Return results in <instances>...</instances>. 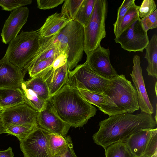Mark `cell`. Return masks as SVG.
<instances>
[{
    "label": "cell",
    "instance_id": "cell-9",
    "mask_svg": "<svg viewBox=\"0 0 157 157\" xmlns=\"http://www.w3.org/2000/svg\"><path fill=\"white\" fill-rule=\"evenodd\" d=\"M122 48L129 52H143L149 40L147 32L143 29L138 19L114 39Z\"/></svg>",
    "mask_w": 157,
    "mask_h": 157
},
{
    "label": "cell",
    "instance_id": "cell-24",
    "mask_svg": "<svg viewBox=\"0 0 157 157\" xmlns=\"http://www.w3.org/2000/svg\"><path fill=\"white\" fill-rule=\"evenodd\" d=\"M21 89L24 93L26 103L39 112L44 108L47 101L41 98L32 90L27 88L24 82L21 85Z\"/></svg>",
    "mask_w": 157,
    "mask_h": 157
},
{
    "label": "cell",
    "instance_id": "cell-31",
    "mask_svg": "<svg viewBox=\"0 0 157 157\" xmlns=\"http://www.w3.org/2000/svg\"><path fill=\"white\" fill-rule=\"evenodd\" d=\"M56 59L51 58L42 60L29 68L27 72L30 77L31 78L34 77L51 66Z\"/></svg>",
    "mask_w": 157,
    "mask_h": 157
},
{
    "label": "cell",
    "instance_id": "cell-33",
    "mask_svg": "<svg viewBox=\"0 0 157 157\" xmlns=\"http://www.w3.org/2000/svg\"><path fill=\"white\" fill-rule=\"evenodd\" d=\"M156 9V5L154 0H144L138 10L139 18H144L152 13Z\"/></svg>",
    "mask_w": 157,
    "mask_h": 157
},
{
    "label": "cell",
    "instance_id": "cell-4",
    "mask_svg": "<svg viewBox=\"0 0 157 157\" xmlns=\"http://www.w3.org/2000/svg\"><path fill=\"white\" fill-rule=\"evenodd\" d=\"M55 43L62 51L67 49V65L71 70L82 60L84 47V27L75 20L71 21L57 34Z\"/></svg>",
    "mask_w": 157,
    "mask_h": 157
},
{
    "label": "cell",
    "instance_id": "cell-1",
    "mask_svg": "<svg viewBox=\"0 0 157 157\" xmlns=\"http://www.w3.org/2000/svg\"><path fill=\"white\" fill-rule=\"evenodd\" d=\"M157 121L152 115L141 112L113 115L99 123V129L92 136L94 142L105 150L110 145L124 142L140 130L154 129Z\"/></svg>",
    "mask_w": 157,
    "mask_h": 157
},
{
    "label": "cell",
    "instance_id": "cell-20",
    "mask_svg": "<svg viewBox=\"0 0 157 157\" xmlns=\"http://www.w3.org/2000/svg\"><path fill=\"white\" fill-rule=\"evenodd\" d=\"M23 103L26 101L21 88H0V107L2 110Z\"/></svg>",
    "mask_w": 157,
    "mask_h": 157
},
{
    "label": "cell",
    "instance_id": "cell-27",
    "mask_svg": "<svg viewBox=\"0 0 157 157\" xmlns=\"http://www.w3.org/2000/svg\"><path fill=\"white\" fill-rule=\"evenodd\" d=\"M96 0H83L75 20L86 27L92 14Z\"/></svg>",
    "mask_w": 157,
    "mask_h": 157
},
{
    "label": "cell",
    "instance_id": "cell-40",
    "mask_svg": "<svg viewBox=\"0 0 157 157\" xmlns=\"http://www.w3.org/2000/svg\"><path fill=\"white\" fill-rule=\"evenodd\" d=\"M4 133H6L5 125L0 113V135Z\"/></svg>",
    "mask_w": 157,
    "mask_h": 157
},
{
    "label": "cell",
    "instance_id": "cell-2",
    "mask_svg": "<svg viewBox=\"0 0 157 157\" xmlns=\"http://www.w3.org/2000/svg\"><path fill=\"white\" fill-rule=\"evenodd\" d=\"M49 100L61 120L75 128L82 127L97 110L82 98L78 89L66 84Z\"/></svg>",
    "mask_w": 157,
    "mask_h": 157
},
{
    "label": "cell",
    "instance_id": "cell-15",
    "mask_svg": "<svg viewBox=\"0 0 157 157\" xmlns=\"http://www.w3.org/2000/svg\"><path fill=\"white\" fill-rule=\"evenodd\" d=\"M25 75L4 56L0 60V88H21Z\"/></svg>",
    "mask_w": 157,
    "mask_h": 157
},
{
    "label": "cell",
    "instance_id": "cell-21",
    "mask_svg": "<svg viewBox=\"0 0 157 157\" xmlns=\"http://www.w3.org/2000/svg\"><path fill=\"white\" fill-rule=\"evenodd\" d=\"M145 58L148 61L146 71L148 75L157 78V35L153 34L146 47Z\"/></svg>",
    "mask_w": 157,
    "mask_h": 157
},
{
    "label": "cell",
    "instance_id": "cell-23",
    "mask_svg": "<svg viewBox=\"0 0 157 157\" xmlns=\"http://www.w3.org/2000/svg\"><path fill=\"white\" fill-rule=\"evenodd\" d=\"M26 86L34 91L40 98L47 101L50 97L47 86L42 74H39L24 81Z\"/></svg>",
    "mask_w": 157,
    "mask_h": 157
},
{
    "label": "cell",
    "instance_id": "cell-30",
    "mask_svg": "<svg viewBox=\"0 0 157 157\" xmlns=\"http://www.w3.org/2000/svg\"><path fill=\"white\" fill-rule=\"evenodd\" d=\"M31 0H0V6L3 10H14L31 4Z\"/></svg>",
    "mask_w": 157,
    "mask_h": 157
},
{
    "label": "cell",
    "instance_id": "cell-35",
    "mask_svg": "<svg viewBox=\"0 0 157 157\" xmlns=\"http://www.w3.org/2000/svg\"><path fill=\"white\" fill-rule=\"evenodd\" d=\"M141 26L144 30L147 32L157 27V10L147 17L140 19Z\"/></svg>",
    "mask_w": 157,
    "mask_h": 157
},
{
    "label": "cell",
    "instance_id": "cell-34",
    "mask_svg": "<svg viewBox=\"0 0 157 157\" xmlns=\"http://www.w3.org/2000/svg\"><path fill=\"white\" fill-rule=\"evenodd\" d=\"M157 152V128L151 135L141 157H150Z\"/></svg>",
    "mask_w": 157,
    "mask_h": 157
},
{
    "label": "cell",
    "instance_id": "cell-42",
    "mask_svg": "<svg viewBox=\"0 0 157 157\" xmlns=\"http://www.w3.org/2000/svg\"><path fill=\"white\" fill-rule=\"evenodd\" d=\"M2 108L0 107V113H1L2 110Z\"/></svg>",
    "mask_w": 157,
    "mask_h": 157
},
{
    "label": "cell",
    "instance_id": "cell-36",
    "mask_svg": "<svg viewBox=\"0 0 157 157\" xmlns=\"http://www.w3.org/2000/svg\"><path fill=\"white\" fill-rule=\"evenodd\" d=\"M64 0H37V7L41 10H49L63 3Z\"/></svg>",
    "mask_w": 157,
    "mask_h": 157
},
{
    "label": "cell",
    "instance_id": "cell-11",
    "mask_svg": "<svg viewBox=\"0 0 157 157\" xmlns=\"http://www.w3.org/2000/svg\"><path fill=\"white\" fill-rule=\"evenodd\" d=\"M38 112L26 103L2 110L1 114L5 125L8 124H37Z\"/></svg>",
    "mask_w": 157,
    "mask_h": 157
},
{
    "label": "cell",
    "instance_id": "cell-22",
    "mask_svg": "<svg viewBox=\"0 0 157 157\" xmlns=\"http://www.w3.org/2000/svg\"><path fill=\"white\" fill-rule=\"evenodd\" d=\"M72 142L68 136H62L50 133L49 137L50 150L53 157L64 155L67 151L69 145Z\"/></svg>",
    "mask_w": 157,
    "mask_h": 157
},
{
    "label": "cell",
    "instance_id": "cell-26",
    "mask_svg": "<svg viewBox=\"0 0 157 157\" xmlns=\"http://www.w3.org/2000/svg\"><path fill=\"white\" fill-rule=\"evenodd\" d=\"M140 6L135 4L128 10L114 33L115 37L120 34L134 22L140 18L138 13Z\"/></svg>",
    "mask_w": 157,
    "mask_h": 157
},
{
    "label": "cell",
    "instance_id": "cell-28",
    "mask_svg": "<svg viewBox=\"0 0 157 157\" xmlns=\"http://www.w3.org/2000/svg\"><path fill=\"white\" fill-rule=\"evenodd\" d=\"M105 157H135L124 142L114 143L105 149Z\"/></svg>",
    "mask_w": 157,
    "mask_h": 157
},
{
    "label": "cell",
    "instance_id": "cell-3",
    "mask_svg": "<svg viewBox=\"0 0 157 157\" xmlns=\"http://www.w3.org/2000/svg\"><path fill=\"white\" fill-rule=\"evenodd\" d=\"M103 94L108 96L115 105L106 114L109 116L132 113L140 109L136 91L131 82L123 75H118L111 79Z\"/></svg>",
    "mask_w": 157,
    "mask_h": 157
},
{
    "label": "cell",
    "instance_id": "cell-41",
    "mask_svg": "<svg viewBox=\"0 0 157 157\" xmlns=\"http://www.w3.org/2000/svg\"><path fill=\"white\" fill-rule=\"evenodd\" d=\"M150 157H157V152H156L154 155Z\"/></svg>",
    "mask_w": 157,
    "mask_h": 157
},
{
    "label": "cell",
    "instance_id": "cell-18",
    "mask_svg": "<svg viewBox=\"0 0 157 157\" xmlns=\"http://www.w3.org/2000/svg\"><path fill=\"white\" fill-rule=\"evenodd\" d=\"M71 21L61 13L56 12L51 15L37 31L39 37H48L57 34Z\"/></svg>",
    "mask_w": 157,
    "mask_h": 157
},
{
    "label": "cell",
    "instance_id": "cell-39",
    "mask_svg": "<svg viewBox=\"0 0 157 157\" xmlns=\"http://www.w3.org/2000/svg\"><path fill=\"white\" fill-rule=\"evenodd\" d=\"M14 156L12 149L10 147L6 150L0 151V157H13Z\"/></svg>",
    "mask_w": 157,
    "mask_h": 157
},
{
    "label": "cell",
    "instance_id": "cell-5",
    "mask_svg": "<svg viewBox=\"0 0 157 157\" xmlns=\"http://www.w3.org/2000/svg\"><path fill=\"white\" fill-rule=\"evenodd\" d=\"M39 39L37 31H22L9 43L4 56L23 71L37 51Z\"/></svg>",
    "mask_w": 157,
    "mask_h": 157
},
{
    "label": "cell",
    "instance_id": "cell-12",
    "mask_svg": "<svg viewBox=\"0 0 157 157\" xmlns=\"http://www.w3.org/2000/svg\"><path fill=\"white\" fill-rule=\"evenodd\" d=\"M95 73L107 79H111L118 75L112 65L110 51L99 45L86 58V61Z\"/></svg>",
    "mask_w": 157,
    "mask_h": 157
},
{
    "label": "cell",
    "instance_id": "cell-13",
    "mask_svg": "<svg viewBox=\"0 0 157 157\" xmlns=\"http://www.w3.org/2000/svg\"><path fill=\"white\" fill-rule=\"evenodd\" d=\"M140 63V56L134 55L132 70L130 75L136 88L139 105L141 112L152 115L154 112L153 107L146 90Z\"/></svg>",
    "mask_w": 157,
    "mask_h": 157
},
{
    "label": "cell",
    "instance_id": "cell-16",
    "mask_svg": "<svg viewBox=\"0 0 157 157\" xmlns=\"http://www.w3.org/2000/svg\"><path fill=\"white\" fill-rule=\"evenodd\" d=\"M57 35L48 37L40 38L39 48L34 57L24 69L23 72L25 75L29 68L38 62L49 58L56 59L61 53L64 52L55 43Z\"/></svg>",
    "mask_w": 157,
    "mask_h": 157
},
{
    "label": "cell",
    "instance_id": "cell-25",
    "mask_svg": "<svg viewBox=\"0 0 157 157\" xmlns=\"http://www.w3.org/2000/svg\"><path fill=\"white\" fill-rule=\"evenodd\" d=\"M37 126L8 124L5 128L6 133L16 136L20 141L26 138Z\"/></svg>",
    "mask_w": 157,
    "mask_h": 157
},
{
    "label": "cell",
    "instance_id": "cell-14",
    "mask_svg": "<svg viewBox=\"0 0 157 157\" xmlns=\"http://www.w3.org/2000/svg\"><path fill=\"white\" fill-rule=\"evenodd\" d=\"M29 10L27 7H22L12 11L5 21L1 35L2 42L9 43L18 35L23 25L26 23Z\"/></svg>",
    "mask_w": 157,
    "mask_h": 157
},
{
    "label": "cell",
    "instance_id": "cell-29",
    "mask_svg": "<svg viewBox=\"0 0 157 157\" xmlns=\"http://www.w3.org/2000/svg\"><path fill=\"white\" fill-rule=\"evenodd\" d=\"M83 0H66L62 6L61 13L72 20H74Z\"/></svg>",
    "mask_w": 157,
    "mask_h": 157
},
{
    "label": "cell",
    "instance_id": "cell-19",
    "mask_svg": "<svg viewBox=\"0 0 157 157\" xmlns=\"http://www.w3.org/2000/svg\"><path fill=\"white\" fill-rule=\"evenodd\" d=\"M155 128L139 131L124 142L135 157H142L149 140Z\"/></svg>",
    "mask_w": 157,
    "mask_h": 157
},
{
    "label": "cell",
    "instance_id": "cell-37",
    "mask_svg": "<svg viewBox=\"0 0 157 157\" xmlns=\"http://www.w3.org/2000/svg\"><path fill=\"white\" fill-rule=\"evenodd\" d=\"M67 54L64 52L59 55L54 61L52 67L54 69L59 68L67 63Z\"/></svg>",
    "mask_w": 157,
    "mask_h": 157
},
{
    "label": "cell",
    "instance_id": "cell-38",
    "mask_svg": "<svg viewBox=\"0 0 157 157\" xmlns=\"http://www.w3.org/2000/svg\"><path fill=\"white\" fill-rule=\"evenodd\" d=\"M54 157H77L74 150L72 142L70 143L69 146L68 150L65 154L61 156Z\"/></svg>",
    "mask_w": 157,
    "mask_h": 157
},
{
    "label": "cell",
    "instance_id": "cell-8",
    "mask_svg": "<svg viewBox=\"0 0 157 157\" xmlns=\"http://www.w3.org/2000/svg\"><path fill=\"white\" fill-rule=\"evenodd\" d=\"M50 134L37 126L26 138L20 141L23 157H54L49 147Z\"/></svg>",
    "mask_w": 157,
    "mask_h": 157
},
{
    "label": "cell",
    "instance_id": "cell-10",
    "mask_svg": "<svg viewBox=\"0 0 157 157\" xmlns=\"http://www.w3.org/2000/svg\"><path fill=\"white\" fill-rule=\"evenodd\" d=\"M38 126L49 132L65 137L71 127L57 114L49 99L44 108L38 112Z\"/></svg>",
    "mask_w": 157,
    "mask_h": 157
},
{
    "label": "cell",
    "instance_id": "cell-17",
    "mask_svg": "<svg viewBox=\"0 0 157 157\" xmlns=\"http://www.w3.org/2000/svg\"><path fill=\"white\" fill-rule=\"evenodd\" d=\"M70 71L66 63L56 69H53L52 66L40 73L46 83L50 97L66 84Z\"/></svg>",
    "mask_w": 157,
    "mask_h": 157
},
{
    "label": "cell",
    "instance_id": "cell-6",
    "mask_svg": "<svg viewBox=\"0 0 157 157\" xmlns=\"http://www.w3.org/2000/svg\"><path fill=\"white\" fill-rule=\"evenodd\" d=\"M108 9L106 0H96L91 15L86 26L84 27V52L87 57L101 45L105 37V21Z\"/></svg>",
    "mask_w": 157,
    "mask_h": 157
},
{
    "label": "cell",
    "instance_id": "cell-7",
    "mask_svg": "<svg viewBox=\"0 0 157 157\" xmlns=\"http://www.w3.org/2000/svg\"><path fill=\"white\" fill-rule=\"evenodd\" d=\"M111 81L94 72L86 62L70 71L66 84L77 89L103 94Z\"/></svg>",
    "mask_w": 157,
    "mask_h": 157
},
{
    "label": "cell",
    "instance_id": "cell-32",
    "mask_svg": "<svg viewBox=\"0 0 157 157\" xmlns=\"http://www.w3.org/2000/svg\"><path fill=\"white\" fill-rule=\"evenodd\" d=\"M135 0H124L117 10V18L113 24L114 33L116 31L117 27L128 10L135 4Z\"/></svg>",
    "mask_w": 157,
    "mask_h": 157
}]
</instances>
